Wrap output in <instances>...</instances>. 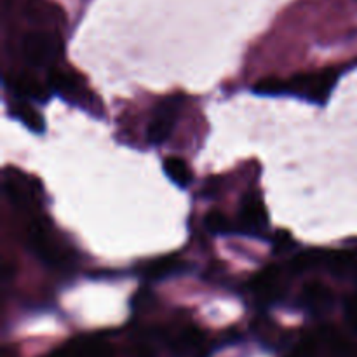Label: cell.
I'll use <instances>...</instances> for the list:
<instances>
[{
	"label": "cell",
	"mask_w": 357,
	"mask_h": 357,
	"mask_svg": "<svg viewBox=\"0 0 357 357\" xmlns=\"http://www.w3.org/2000/svg\"><path fill=\"white\" fill-rule=\"evenodd\" d=\"M340 72L335 68L319 70V72L298 73L288 80L265 79L253 87L260 96H296L310 101L314 105H326L331 91L338 82Z\"/></svg>",
	"instance_id": "cell-1"
},
{
	"label": "cell",
	"mask_w": 357,
	"mask_h": 357,
	"mask_svg": "<svg viewBox=\"0 0 357 357\" xmlns=\"http://www.w3.org/2000/svg\"><path fill=\"white\" fill-rule=\"evenodd\" d=\"M21 54L30 66L51 68L61 59L63 40L54 28H38L23 35Z\"/></svg>",
	"instance_id": "cell-2"
},
{
	"label": "cell",
	"mask_w": 357,
	"mask_h": 357,
	"mask_svg": "<svg viewBox=\"0 0 357 357\" xmlns=\"http://www.w3.org/2000/svg\"><path fill=\"white\" fill-rule=\"evenodd\" d=\"M47 86L52 93L63 98L66 103L75 105V107H80L89 112H93V108L98 107V100L91 93L89 87H87V82L75 70L52 66L47 73Z\"/></svg>",
	"instance_id": "cell-3"
},
{
	"label": "cell",
	"mask_w": 357,
	"mask_h": 357,
	"mask_svg": "<svg viewBox=\"0 0 357 357\" xmlns=\"http://www.w3.org/2000/svg\"><path fill=\"white\" fill-rule=\"evenodd\" d=\"M181 96H169L155 108L152 122L149 124L146 138L150 145H162L171 135L176 126L178 114H180Z\"/></svg>",
	"instance_id": "cell-4"
},
{
	"label": "cell",
	"mask_w": 357,
	"mask_h": 357,
	"mask_svg": "<svg viewBox=\"0 0 357 357\" xmlns=\"http://www.w3.org/2000/svg\"><path fill=\"white\" fill-rule=\"evenodd\" d=\"M268 225V215L264 202L257 194H248L243 199L239 211V230L250 236L264 234Z\"/></svg>",
	"instance_id": "cell-5"
},
{
	"label": "cell",
	"mask_w": 357,
	"mask_h": 357,
	"mask_svg": "<svg viewBox=\"0 0 357 357\" xmlns=\"http://www.w3.org/2000/svg\"><path fill=\"white\" fill-rule=\"evenodd\" d=\"M10 87L20 100L35 101V103H45L52 93L49 86H44L37 77L30 73H20L14 77L10 80Z\"/></svg>",
	"instance_id": "cell-6"
},
{
	"label": "cell",
	"mask_w": 357,
	"mask_h": 357,
	"mask_svg": "<svg viewBox=\"0 0 357 357\" xmlns=\"http://www.w3.org/2000/svg\"><path fill=\"white\" fill-rule=\"evenodd\" d=\"M282 275L281 272L275 267L265 268L264 272L257 275L251 282V288H253L255 295L258 298L265 300V302H272V300L278 298L282 293Z\"/></svg>",
	"instance_id": "cell-7"
},
{
	"label": "cell",
	"mask_w": 357,
	"mask_h": 357,
	"mask_svg": "<svg viewBox=\"0 0 357 357\" xmlns=\"http://www.w3.org/2000/svg\"><path fill=\"white\" fill-rule=\"evenodd\" d=\"M302 303L305 309L312 314H323L333 303V295H331L330 288L321 282L312 281L303 288L302 291Z\"/></svg>",
	"instance_id": "cell-8"
},
{
	"label": "cell",
	"mask_w": 357,
	"mask_h": 357,
	"mask_svg": "<svg viewBox=\"0 0 357 357\" xmlns=\"http://www.w3.org/2000/svg\"><path fill=\"white\" fill-rule=\"evenodd\" d=\"M9 114L10 117L17 119V121H20L24 128L30 129L31 132H35V135H44L45 131L44 117H42V115L31 107V101L20 100V98H17L14 103H10Z\"/></svg>",
	"instance_id": "cell-9"
},
{
	"label": "cell",
	"mask_w": 357,
	"mask_h": 357,
	"mask_svg": "<svg viewBox=\"0 0 357 357\" xmlns=\"http://www.w3.org/2000/svg\"><path fill=\"white\" fill-rule=\"evenodd\" d=\"M26 16L38 26L52 28L63 21V14L54 3L45 0H30L26 3Z\"/></svg>",
	"instance_id": "cell-10"
},
{
	"label": "cell",
	"mask_w": 357,
	"mask_h": 357,
	"mask_svg": "<svg viewBox=\"0 0 357 357\" xmlns=\"http://www.w3.org/2000/svg\"><path fill=\"white\" fill-rule=\"evenodd\" d=\"M164 173L176 187L187 188L192 183V171L188 164L180 157H166L164 159Z\"/></svg>",
	"instance_id": "cell-11"
},
{
	"label": "cell",
	"mask_w": 357,
	"mask_h": 357,
	"mask_svg": "<svg viewBox=\"0 0 357 357\" xmlns=\"http://www.w3.org/2000/svg\"><path fill=\"white\" fill-rule=\"evenodd\" d=\"M180 268V260H174V258H162V260L153 261V264H150L149 267H146V275H149L150 279H164L176 274Z\"/></svg>",
	"instance_id": "cell-12"
},
{
	"label": "cell",
	"mask_w": 357,
	"mask_h": 357,
	"mask_svg": "<svg viewBox=\"0 0 357 357\" xmlns=\"http://www.w3.org/2000/svg\"><path fill=\"white\" fill-rule=\"evenodd\" d=\"M204 223H206V229H208L211 234H215V236H220V234L225 236V234L234 232V227L230 225V220L220 211L208 213V215H206Z\"/></svg>",
	"instance_id": "cell-13"
},
{
	"label": "cell",
	"mask_w": 357,
	"mask_h": 357,
	"mask_svg": "<svg viewBox=\"0 0 357 357\" xmlns=\"http://www.w3.org/2000/svg\"><path fill=\"white\" fill-rule=\"evenodd\" d=\"M344 309L349 326L357 333V296H349V298H345Z\"/></svg>",
	"instance_id": "cell-14"
},
{
	"label": "cell",
	"mask_w": 357,
	"mask_h": 357,
	"mask_svg": "<svg viewBox=\"0 0 357 357\" xmlns=\"http://www.w3.org/2000/svg\"><path fill=\"white\" fill-rule=\"evenodd\" d=\"M132 357H155V351L150 347V344L142 342V344H136L135 352H132Z\"/></svg>",
	"instance_id": "cell-15"
}]
</instances>
